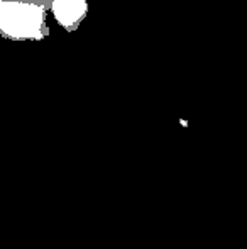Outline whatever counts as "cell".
<instances>
[{"mask_svg":"<svg viewBox=\"0 0 247 249\" xmlns=\"http://www.w3.org/2000/svg\"><path fill=\"white\" fill-rule=\"evenodd\" d=\"M51 0H0V34L10 41H41L49 36L46 12Z\"/></svg>","mask_w":247,"mask_h":249,"instance_id":"6da1fadb","label":"cell"},{"mask_svg":"<svg viewBox=\"0 0 247 249\" xmlns=\"http://www.w3.org/2000/svg\"><path fill=\"white\" fill-rule=\"evenodd\" d=\"M49 9L54 19L68 33L76 31L82 20L88 14V2L86 0H51Z\"/></svg>","mask_w":247,"mask_h":249,"instance_id":"7a4b0ae2","label":"cell"}]
</instances>
